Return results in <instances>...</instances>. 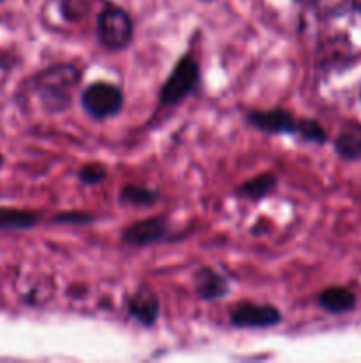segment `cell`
Returning <instances> with one entry per match:
<instances>
[{
	"label": "cell",
	"mask_w": 361,
	"mask_h": 363,
	"mask_svg": "<svg viewBox=\"0 0 361 363\" xmlns=\"http://www.w3.org/2000/svg\"><path fill=\"white\" fill-rule=\"evenodd\" d=\"M80 71L71 64L50 67L35 78L42 105L48 110H64L71 103V91L76 87Z\"/></svg>",
	"instance_id": "cell-1"
},
{
	"label": "cell",
	"mask_w": 361,
	"mask_h": 363,
	"mask_svg": "<svg viewBox=\"0 0 361 363\" xmlns=\"http://www.w3.org/2000/svg\"><path fill=\"white\" fill-rule=\"evenodd\" d=\"M98 38L106 50H122L133 39V20L124 9L106 6L98 18Z\"/></svg>",
	"instance_id": "cell-2"
},
{
	"label": "cell",
	"mask_w": 361,
	"mask_h": 363,
	"mask_svg": "<svg viewBox=\"0 0 361 363\" xmlns=\"http://www.w3.org/2000/svg\"><path fill=\"white\" fill-rule=\"evenodd\" d=\"M198 78H200V69H198V64L191 57H183V59L177 60L176 67H173V71L163 84L161 91H159L161 105L173 106L183 101L197 87Z\"/></svg>",
	"instance_id": "cell-3"
},
{
	"label": "cell",
	"mask_w": 361,
	"mask_h": 363,
	"mask_svg": "<svg viewBox=\"0 0 361 363\" xmlns=\"http://www.w3.org/2000/svg\"><path fill=\"white\" fill-rule=\"evenodd\" d=\"M81 105L88 116L96 117V119H108L122 110L124 94L117 85L96 82L84 91Z\"/></svg>",
	"instance_id": "cell-4"
},
{
	"label": "cell",
	"mask_w": 361,
	"mask_h": 363,
	"mask_svg": "<svg viewBox=\"0 0 361 363\" xmlns=\"http://www.w3.org/2000/svg\"><path fill=\"white\" fill-rule=\"evenodd\" d=\"M280 321H282V314L273 305L243 301V303L234 305L230 311V325L236 328H271Z\"/></svg>",
	"instance_id": "cell-5"
},
{
	"label": "cell",
	"mask_w": 361,
	"mask_h": 363,
	"mask_svg": "<svg viewBox=\"0 0 361 363\" xmlns=\"http://www.w3.org/2000/svg\"><path fill=\"white\" fill-rule=\"evenodd\" d=\"M248 123L269 135H299L301 119L283 108L251 110L246 116Z\"/></svg>",
	"instance_id": "cell-6"
},
{
	"label": "cell",
	"mask_w": 361,
	"mask_h": 363,
	"mask_svg": "<svg viewBox=\"0 0 361 363\" xmlns=\"http://www.w3.org/2000/svg\"><path fill=\"white\" fill-rule=\"evenodd\" d=\"M168 234V223L163 216L134 222L122 233V241L130 247H147L163 241Z\"/></svg>",
	"instance_id": "cell-7"
},
{
	"label": "cell",
	"mask_w": 361,
	"mask_h": 363,
	"mask_svg": "<svg viewBox=\"0 0 361 363\" xmlns=\"http://www.w3.org/2000/svg\"><path fill=\"white\" fill-rule=\"evenodd\" d=\"M126 305L131 318L144 326L154 325L159 315V298L149 287H140L133 296L127 298Z\"/></svg>",
	"instance_id": "cell-8"
},
{
	"label": "cell",
	"mask_w": 361,
	"mask_h": 363,
	"mask_svg": "<svg viewBox=\"0 0 361 363\" xmlns=\"http://www.w3.org/2000/svg\"><path fill=\"white\" fill-rule=\"evenodd\" d=\"M195 291L202 300H218L229 294V284H227L225 277L216 273L211 268H200L197 269L193 277Z\"/></svg>",
	"instance_id": "cell-9"
},
{
	"label": "cell",
	"mask_w": 361,
	"mask_h": 363,
	"mask_svg": "<svg viewBox=\"0 0 361 363\" xmlns=\"http://www.w3.org/2000/svg\"><path fill=\"white\" fill-rule=\"evenodd\" d=\"M319 307L329 314H345L356 308V296L347 287L333 286L322 291L317 298Z\"/></svg>",
	"instance_id": "cell-10"
},
{
	"label": "cell",
	"mask_w": 361,
	"mask_h": 363,
	"mask_svg": "<svg viewBox=\"0 0 361 363\" xmlns=\"http://www.w3.org/2000/svg\"><path fill=\"white\" fill-rule=\"evenodd\" d=\"M276 184H278V179H276L275 174H260V176L251 177L246 183L237 186L236 195L241 199H246V201H260L275 190Z\"/></svg>",
	"instance_id": "cell-11"
},
{
	"label": "cell",
	"mask_w": 361,
	"mask_h": 363,
	"mask_svg": "<svg viewBox=\"0 0 361 363\" xmlns=\"http://www.w3.org/2000/svg\"><path fill=\"white\" fill-rule=\"evenodd\" d=\"M39 223V215L25 209L0 208V229L4 230H23L32 229Z\"/></svg>",
	"instance_id": "cell-12"
},
{
	"label": "cell",
	"mask_w": 361,
	"mask_h": 363,
	"mask_svg": "<svg viewBox=\"0 0 361 363\" xmlns=\"http://www.w3.org/2000/svg\"><path fill=\"white\" fill-rule=\"evenodd\" d=\"M159 201V195L151 188L138 186V184H127L120 191V202L134 208H145V206H154Z\"/></svg>",
	"instance_id": "cell-13"
},
{
	"label": "cell",
	"mask_w": 361,
	"mask_h": 363,
	"mask_svg": "<svg viewBox=\"0 0 361 363\" xmlns=\"http://www.w3.org/2000/svg\"><path fill=\"white\" fill-rule=\"evenodd\" d=\"M335 151L340 158L349 160V162L361 158V137L356 133L343 131L336 137Z\"/></svg>",
	"instance_id": "cell-14"
},
{
	"label": "cell",
	"mask_w": 361,
	"mask_h": 363,
	"mask_svg": "<svg viewBox=\"0 0 361 363\" xmlns=\"http://www.w3.org/2000/svg\"><path fill=\"white\" fill-rule=\"evenodd\" d=\"M103 0H62V14L69 21H78L91 14Z\"/></svg>",
	"instance_id": "cell-15"
},
{
	"label": "cell",
	"mask_w": 361,
	"mask_h": 363,
	"mask_svg": "<svg viewBox=\"0 0 361 363\" xmlns=\"http://www.w3.org/2000/svg\"><path fill=\"white\" fill-rule=\"evenodd\" d=\"M299 135L306 140L315 142V144H324L328 140V133L315 119H301Z\"/></svg>",
	"instance_id": "cell-16"
},
{
	"label": "cell",
	"mask_w": 361,
	"mask_h": 363,
	"mask_svg": "<svg viewBox=\"0 0 361 363\" xmlns=\"http://www.w3.org/2000/svg\"><path fill=\"white\" fill-rule=\"evenodd\" d=\"M106 176H108V170L101 163H87L78 172V177L85 184H99L106 179Z\"/></svg>",
	"instance_id": "cell-17"
},
{
	"label": "cell",
	"mask_w": 361,
	"mask_h": 363,
	"mask_svg": "<svg viewBox=\"0 0 361 363\" xmlns=\"http://www.w3.org/2000/svg\"><path fill=\"white\" fill-rule=\"evenodd\" d=\"M55 223H76V225H81V223H92L94 222V216L87 215V213H80V211H69V213H60L53 218Z\"/></svg>",
	"instance_id": "cell-18"
}]
</instances>
